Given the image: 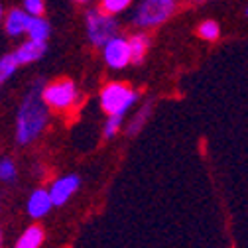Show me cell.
<instances>
[{"instance_id":"obj_1","label":"cell","mask_w":248,"mask_h":248,"mask_svg":"<svg viewBox=\"0 0 248 248\" xmlns=\"http://www.w3.org/2000/svg\"><path fill=\"white\" fill-rule=\"evenodd\" d=\"M44 81L36 79L24 97L16 116V140L26 146L34 142L47 124V103L44 101Z\"/></svg>"},{"instance_id":"obj_2","label":"cell","mask_w":248,"mask_h":248,"mask_svg":"<svg viewBox=\"0 0 248 248\" xmlns=\"http://www.w3.org/2000/svg\"><path fill=\"white\" fill-rule=\"evenodd\" d=\"M175 0H142L132 14L136 28H158L175 14Z\"/></svg>"},{"instance_id":"obj_3","label":"cell","mask_w":248,"mask_h":248,"mask_svg":"<svg viewBox=\"0 0 248 248\" xmlns=\"http://www.w3.org/2000/svg\"><path fill=\"white\" fill-rule=\"evenodd\" d=\"M87 36L93 46L103 47L110 38L118 36V22L112 14H107L101 8H91L85 14Z\"/></svg>"},{"instance_id":"obj_4","label":"cell","mask_w":248,"mask_h":248,"mask_svg":"<svg viewBox=\"0 0 248 248\" xmlns=\"http://www.w3.org/2000/svg\"><path fill=\"white\" fill-rule=\"evenodd\" d=\"M136 101H138V93H134L124 83H108L101 91V107L107 114L124 116L130 110V107L136 105Z\"/></svg>"},{"instance_id":"obj_5","label":"cell","mask_w":248,"mask_h":248,"mask_svg":"<svg viewBox=\"0 0 248 248\" xmlns=\"http://www.w3.org/2000/svg\"><path fill=\"white\" fill-rule=\"evenodd\" d=\"M44 101L49 108L63 110L75 105L77 101V87L71 79H59L44 87Z\"/></svg>"},{"instance_id":"obj_6","label":"cell","mask_w":248,"mask_h":248,"mask_svg":"<svg viewBox=\"0 0 248 248\" xmlns=\"http://www.w3.org/2000/svg\"><path fill=\"white\" fill-rule=\"evenodd\" d=\"M103 59H105V63H107L110 69H124L128 63H132L128 40L122 38V36L110 38V40L103 46Z\"/></svg>"},{"instance_id":"obj_7","label":"cell","mask_w":248,"mask_h":248,"mask_svg":"<svg viewBox=\"0 0 248 248\" xmlns=\"http://www.w3.org/2000/svg\"><path fill=\"white\" fill-rule=\"evenodd\" d=\"M79 175H65V177H61L57 179L53 185H51V189H49V195H51V201L53 205H65L69 201V197L79 189Z\"/></svg>"},{"instance_id":"obj_8","label":"cell","mask_w":248,"mask_h":248,"mask_svg":"<svg viewBox=\"0 0 248 248\" xmlns=\"http://www.w3.org/2000/svg\"><path fill=\"white\" fill-rule=\"evenodd\" d=\"M47 51V44L46 42H36V40H28L26 44H22L16 51L14 57L18 61V65H28V63H34V61L42 59Z\"/></svg>"},{"instance_id":"obj_9","label":"cell","mask_w":248,"mask_h":248,"mask_svg":"<svg viewBox=\"0 0 248 248\" xmlns=\"http://www.w3.org/2000/svg\"><path fill=\"white\" fill-rule=\"evenodd\" d=\"M51 207H53V201H51L49 191H46V189H36L28 199V213H30V217H34V219H40V217L47 215Z\"/></svg>"},{"instance_id":"obj_10","label":"cell","mask_w":248,"mask_h":248,"mask_svg":"<svg viewBox=\"0 0 248 248\" xmlns=\"http://www.w3.org/2000/svg\"><path fill=\"white\" fill-rule=\"evenodd\" d=\"M30 18H32V14H28L26 10H20V8L8 12V14H6V20H4L6 34L12 36V38L26 34L28 24H30Z\"/></svg>"},{"instance_id":"obj_11","label":"cell","mask_w":248,"mask_h":248,"mask_svg":"<svg viewBox=\"0 0 248 248\" xmlns=\"http://www.w3.org/2000/svg\"><path fill=\"white\" fill-rule=\"evenodd\" d=\"M26 34L30 40H36V42H47L51 36V24L44 18V16H32L28 24Z\"/></svg>"},{"instance_id":"obj_12","label":"cell","mask_w":248,"mask_h":248,"mask_svg":"<svg viewBox=\"0 0 248 248\" xmlns=\"http://www.w3.org/2000/svg\"><path fill=\"white\" fill-rule=\"evenodd\" d=\"M128 46H130V57H132V63H142L144 57H146V51L150 47V38L142 32L134 34L128 38Z\"/></svg>"},{"instance_id":"obj_13","label":"cell","mask_w":248,"mask_h":248,"mask_svg":"<svg viewBox=\"0 0 248 248\" xmlns=\"http://www.w3.org/2000/svg\"><path fill=\"white\" fill-rule=\"evenodd\" d=\"M42 242H44V229L34 225L24 231V234L16 242V248H40Z\"/></svg>"},{"instance_id":"obj_14","label":"cell","mask_w":248,"mask_h":248,"mask_svg":"<svg viewBox=\"0 0 248 248\" xmlns=\"http://www.w3.org/2000/svg\"><path fill=\"white\" fill-rule=\"evenodd\" d=\"M150 112H152V103H146V105L134 114V118L130 120L128 128H126V134H128V136H134V134H138V132L142 130V126L146 124V120L150 118Z\"/></svg>"},{"instance_id":"obj_15","label":"cell","mask_w":248,"mask_h":248,"mask_svg":"<svg viewBox=\"0 0 248 248\" xmlns=\"http://www.w3.org/2000/svg\"><path fill=\"white\" fill-rule=\"evenodd\" d=\"M197 36L207 40V42H215V40H219L221 36V26L217 24L215 20H205L197 26Z\"/></svg>"},{"instance_id":"obj_16","label":"cell","mask_w":248,"mask_h":248,"mask_svg":"<svg viewBox=\"0 0 248 248\" xmlns=\"http://www.w3.org/2000/svg\"><path fill=\"white\" fill-rule=\"evenodd\" d=\"M18 67H20V65H18L14 53H8V55H4L2 59H0V85L6 83V81L16 73Z\"/></svg>"},{"instance_id":"obj_17","label":"cell","mask_w":248,"mask_h":248,"mask_svg":"<svg viewBox=\"0 0 248 248\" xmlns=\"http://www.w3.org/2000/svg\"><path fill=\"white\" fill-rule=\"evenodd\" d=\"M132 4V0H101V10H105L107 14H120V12H126Z\"/></svg>"},{"instance_id":"obj_18","label":"cell","mask_w":248,"mask_h":248,"mask_svg":"<svg viewBox=\"0 0 248 248\" xmlns=\"http://www.w3.org/2000/svg\"><path fill=\"white\" fill-rule=\"evenodd\" d=\"M0 179L2 181H14L16 179V166L12 160H8V158L0 160Z\"/></svg>"},{"instance_id":"obj_19","label":"cell","mask_w":248,"mask_h":248,"mask_svg":"<svg viewBox=\"0 0 248 248\" xmlns=\"http://www.w3.org/2000/svg\"><path fill=\"white\" fill-rule=\"evenodd\" d=\"M120 124H122V116L120 114H108V120H107L105 130H103L105 132V138H112L118 132Z\"/></svg>"},{"instance_id":"obj_20","label":"cell","mask_w":248,"mask_h":248,"mask_svg":"<svg viewBox=\"0 0 248 248\" xmlns=\"http://www.w3.org/2000/svg\"><path fill=\"white\" fill-rule=\"evenodd\" d=\"M24 10L32 16H44L46 12V2L44 0H24Z\"/></svg>"},{"instance_id":"obj_21","label":"cell","mask_w":248,"mask_h":248,"mask_svg":"<svg viewBox=\"0 0 248 248\" xmlns=\"http://www.w3.org/2000/svg\"><path fill=\"white\" fill-rule=\"evenodd\" d=\"M2 16H4V10H2V4H0V20H2Z\"/></svg>"},{"instance_id":"obj_22","label":"cell","mask_w":248,"mask_h":248,"mask_svg":"<svg viewBox=\"0 0 248 248\" xmlns=\"http://www.w3.org/2000/svg\"><path fill=\"white\" fill-rule=\"evenodd\" d=\"M73 2H79V4H85V2H89V0H73Z\"/></svg>"},{"instance_id":"obj_23","label":"cell","mask_w":248,"mask_h":248,"mask_svg":"<svg viewBox=\"0 0 248 248\" xmlns=\"http://www.w3.org/2000/svg\"><path fill=\"white\" fill-rule=\"evenodd\" d=\"M193 2H205V0H193Z\"/></svg>"},{"instance_id":"obj_24","label":"cell","mask_w":248,"mask_h":248,"mask_svg":"<svg viewBox=\"0 0 248 248\" xmlns=\"http://www.w3.org/2000/svg\"><path fill=\"white\" fill-rule=\"evenodd\" d=\"M0 244H2V232H0Z\"/></svg>"},{"instance_id":"obj_25","label":"cell","mask_w":248,"mask_h":248,"mask_svg":"<svg viewBox=\"0 0 248 248\" xmlns=\"http://www.w3.org/2000/svg\"><path fill=\"white\" fill-rule=\"evenodd\" d=\"M246 16H248V8H246Z\"/></svg>"}]
</instances>
